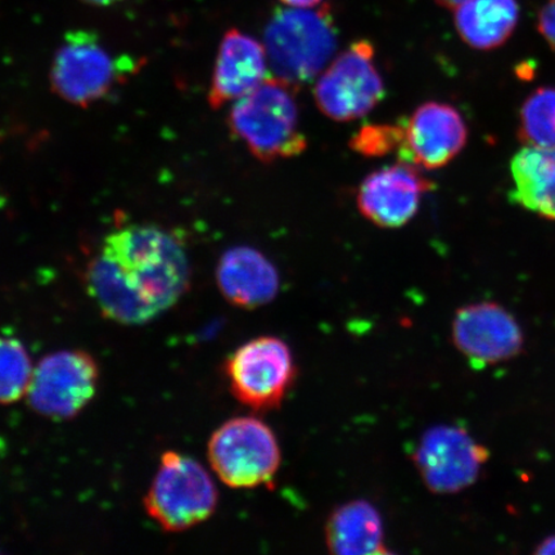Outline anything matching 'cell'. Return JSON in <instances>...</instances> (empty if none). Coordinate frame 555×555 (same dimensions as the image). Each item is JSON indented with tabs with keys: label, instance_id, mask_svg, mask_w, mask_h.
Wrapping results in <instances>:
<instances>
[{
	"label": "cell",
	"instance_id": "obj_1",
	"mask_svg": "<svg viewBox=\"0 0 555 555\" xmlns=\"http://www.w3.org/2000/svg\"><path fill=\"white\" fill-rule=\"evenodd\" d=\"M87 287L104 317L144 324L170 309L190 287L183 243L164 228L131 224L104 237L87 268Z\"/></svg>",
	"mask_w": 555,
	"mask_h": 555
},
{
	"label": "cell",
	"instance_id": "obj_2",
	"mask_svg": "<svg viewBox=\"0 0 555 555\" xmlns=\"http://www.w3.org/2000/svg\"><path fill=\"white\" fill-rule=\"evenodd\" d=\"M296 90L275 76L267 78L251 93L235 102L229 113L232 133L261 163L293 158L308 149Z\"/></svg>",
	"mask_w": 555,
	"mask_h": 555
},
{
	"label": "cell",
	"instance_id": "obj_3",
	"mask_svg": "<svg viewBox=\"0 0 555 555\" xmlns=\"http://www.w3.org/2000/svg\"><path fill=\"white\" fill-rule=\"evenodd\" d=\"M263 41L275 78L298 89L323 73L336 51L337 34L330 12L293 9L275 13Z\"/></svg>",
	"mask_w": 555,
	"mask_h": 555
},
{
	"label": "cell",
	"instance_id": "obj_4",
	"mask_svg": "<svg viewBox=\"0 0 555 555\" xmlns=\"http://www.w3.org/2000/svg\"><path fill=\"white\" fill-rule=\"evenodd\" d=\"M134 72V61L116 57L99 35L73 30L55 52L51 82L55 94L74 106L88 107L113 92L124 75Z\"/></svg>",
	"mask_w": 555,
	"mask_h": 555
},
{
	"label": "cell",
	"instance_id": "obj_5",
	"mask_svg": "<svg viewBox=\"0 0 555 555\" xmlns=\"http://www.w3.org/2000/svg\"><path fill=\"white\" fill-rule=\"evenodd\" d=\"M145 509L165 531L179 532L205 522L218 505L208 472L190 456L168 451L162 457Z\"/></svg>",
	"mask_w": 555,
	"mask_h": 555
},
{
	"label": "cell",
	"instance_id": "obj_6",
	"mask_svg": "<svg viewBox=\"0 0 555 555\" xmlns=\"http://www.w3.org/2000/svg\"><path fill=\"white\" fill-rule=\"evenodd\" d=\"M207 450L215 474L233 489L269 483L281 466V448L272 428L253 416L225 422L211 436Z\"/></svg>",
	"mask_w": 555,
	"mask_h": 555
},
{
	"label": "cell",
	"instance_id": "obj_7",
	"mask_svg": "<svg viewBox=\"0 0 555 555\" xmlns=\"http://www.w3.org/2000/svg\"><path fill=\"white\" fill-rule=\"evenodd\" d=\"M374 55L371 41L358 40L324 69L314 88L315 103L323 115L347 122L378 106L385 96V82Z\"/></svg>",
	"mask_w": 555,
	"mask_h": 555
},
{
	"label": "cell",
	"instance_id": "obj_8",
	"mask_svg": "<svg viewBox=\"0 0 555 555\" xmlns=\"http://www.w3.org/2000/svg\"><path fill=\"white\" fill-rule=\"evenodd\" d=\"M295 362L281 338L263 336L240 347L229 358V386L243 405L270 411L281 405L295 378Z\"/></svg>",
	"mask_w": 555,
	"mask_h": 555
},
{
	"label": "cell",
	"instance_id": "obj_9",
	"mask_svg": "<svg viewBox=\"0 0 555 555\" xmlns=\"http://www.w3.org/2000/svg\"><path fill=\"white\" fill-rule=\"evenodd\" d=\"M99 378V365L89 353L54 352L34 367L26 397L35 412L69 420L93 400Z\"/></svg>",
	"mask_w": 555,
	"mask_h": 555
},
{
	"label": "cell",
	"instance_id": "obj_10",
	"mask_svg": "<svg viewBox=\"0 0 555 555\" xmlns=\"http://www.w3.org/2000/svg\"><path fill=\"white\" fill-rule=\"evenodd\" d=\"M489 456V450L466 429L443 425L422 436L414 463L435 494H456L477 481Z\"/></svg>",
	"mask_w": 555,
	"mask_h": 555
},
{
	"label": "cell",
	"instance_id": "obj_11",
	"mask_svg": "<svg viewBox=\"0 0 555 555\" xmlns=\"http://www.w3.org/2000/svg\"><path fill=\"white\" fill-rule=\"evenodd\" d=\"M451 333L456 349L478 366L508 362L525 346L517 319L495 302H476L457 310Z\"/></svg>",
	"mask_w": 555,
	"mask_h": 555
},
{
	"label": "cell",
	"instance_id": "obj_12",
	"mask_svg": "<svg viewBox=\"0 0 555 555\" xmlns=\"http://www.w3.org/2000/svg\"><path fill=\"white\" fill-rule=\"evenodd\" d=\"M433 183L418 166L401 162L370 173L359 186L360 214L379 228H401L418 212L423 196Z\"/></svg>",
	"mask_w": 555,
	"mask_h": 555
},
{
	"label": "cell",
	"instance_id": "obj_13",
	"mask_svg": "<svg viewBox=\"0 0 555 555\" xmlns=\"http://www.w3.org/2000/svg\"><path fill=\"white\" fill-rule=\"evenodd\" d=\"M402 154L420 169L443 168L461 154L468 130L460 111L447 103L427 102L404 125Z\"/></svg>",
	"mask_w": 555,
	"mask_h": 555
},
{
	"label": "cell",
	"instance_id": "obj_14",
	"mask_svg": "<svg viewBox=\"0 0 555 555\" xmlns=\"http://www.w3.org/2000/svg\"><path fill=\"white\" fill-rule=\"evenodd\" d=\"M266 47L238 29L224 34L219 47L207 101L214 109L237 102L267 79Z\"/></svg>",
	"mask_w": 555,
	"mask_h": 555
},
{
	"label": "cell",
	"instance_id": "obj_15",
	"mask_svg": "<svg viewBox=\"0 0 555 555\" xmlns=\"http://www.w3.org/2000/svg\"><path fill=\"white\" fill-rule=\"evenodd\" d=\"M217 282L227 300L243 309L272 302L281 287L274 263L249 246L227 249L218 262Z\"/></svg>",
	"mask_w": 555,
	"mask_h": 555
},
{
	"label": "cell",
	"instance_id": "obj_16",
	"mask_svg": "<svg viewBox=\"0 0 555 555\" xmlns=\"http://www.w3.org/2000/svg\"><path fill=\"white\" fill-rule=\"evenodd\" d=\"M513 203L555 220V145H527L511 164Z\"/></svg>",
	"mask_w": 555,
	"mask_h": 555
},
{
	"label": "cell",
	"instance_id": "obj_17",
	"mask_svg": "<svg viewBox=\"0 0 555 555\" xmlns=\"http://www.w3.org/2000/svg\"><path fill=\"white\" fill-rule=\"evenodd\" d=\"M328 550L341 555L384 554V524L379 512L365 501L346 503L325 526Z\"/></svg>",
	"mask_w": 555,
	"mask_h": 555
},
{
	"label": "cell",
	"instance_id": "obj_18",
	"mask_svg": "<svg viewBox=\"0 0 555 555\" xmlns=\"http://www.w3.org/2000/svg\"><path fill=\"white\" fill-rule=\"evenodd\" d=\"M518 17L517 0H468L455 10V27L468 46L490 51L509 39Z\"/></svg>",
	"mask_w": 555,
	"mask_h": 555
},
{
	"label": "cell",
	"instance_id": "obj_19",
	"mask_svg": "<svg viewBox=\"0 0 555 555\" xmlns=\"http://www.w3.org/2000/svg\"><path fill=\"white\" fill-rule=\"evenodd\" d=\"M34 367L17 338L0 336V404L18 401L29 388Z\"/></svg>",
	"mask_w": 555,
	"mask_h": 555
},
{
	"label": "cell",
	"instance_id": "obj_20",
	"mask_svg": "<svg viewBox=\"0 0 555 555\" xmlns=\"http://www.w3.org/2000/svg\"><path fill=\"white\" fill-rule=\"evenodd\" d=\"M519 135L527 144L554 147L555 89H539L525 102L520 113Z\"/></svg>",
	"mask_w": 555,
	"mask_h": 555
},
{
	"label": "cell",
	"instance_id": "obj_21",
	"mask_svg": "<svg viewBox=\"0 0 555 555\" xmlns=\"http://www.w3.org/2000/svg\"><path fill=\"white\" fill-rule=\"evenodd\" d=\"M405 128L401 124H370L364 125L351 138L350 147L357 154L367 158H378L391 155L404 147Z\"/></svg>",
	"mask_w": 555,
	"mask_h": 555
},
{
	"label": "cell",
	"instance_id": "obj_22",
	"mask_svg": "<svg viewBox=\"0 0 555 555\" xmlns=\"http://www.w3.org/2000/svg\"><path fill=\"white\" fill-rule=\"evenodd\" d=\"M539 30L555 51V0H550L541 10Z\"/></svg>",
	"mask_w": 555,
	"mask_h": 555
},
{
	"label": "cell",
	"instance_id": "obj_23",
	"mask_svg": "<svg viewBox=\"0 0 555 555\" xmlns=\"http://www.w3.org/2000/svg\"><path fill=\"white\" fill-rule=\"evenodd\" d=\"M282 3L293 7V9H312L318 5L322 0H281Z\"/></svg>",
	"mask_w": 555,
	"mask_h": 555
},
{
	"label": "cell",
	"instance_id": "obj_24",
	"mask_svg": "<svg viewBox=\"0 0 555 555\" xmlns=\"http://www.w3.org/2000/svg\"><path fill=\"white\" fill-rule=\"evenodd\" d=\"M535 554H555V535L546 538L544 541H541L539 546L537 547Z\"/></svg>",
	"mask_w": 555,
	"mask_h": 555
},
{
	"label": "cell",
	"instance_id": "obj_25",
	"mask_svg": "<svg viewBox=\"0 0 555 555\" xmlns=\"http://www.w3.org/2000/svg\"><path fill=\"white\" fill-rule=\"evenodd\" d=\"M436 2L442 7H446V9L456 10L457 7L468 2V0H436Z\"/></svg>",
	"mask_w": 555,
	"mask_h": 555
},
{
	"label": "cell",
	"instance_id": "obj_26",
	"mask_svg": "<svg viewBox=\"0 0 555 555\" xmlns=\"http://www.w3.org/2000/svg\"><path fill=\"white\" fill-rule=\"evenodd\" d=\"M81 2L95 7H107L111 4L124 2V0H81Z\"/></svg>",
	"mask_w": 555,
	"mask_h": 555
}]
</instances>
